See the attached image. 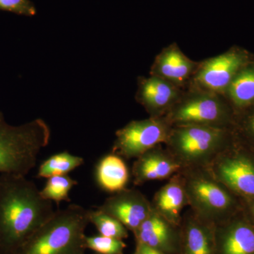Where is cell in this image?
<instances>
[{
    "mask_svg": "<svg viewBox=\"0 0 254 254\" xmlns=\"http://www.w3.org/2000/svg\"><path fill=\"white\" fill-rule=\"evenodd\" d=\"M95 254H98L95 253Z\"/></svg>",
    "mask_w": 254,
    "mask_h": 254,
    "instance_id": "cell-29",
    "label": "cell"
},
{
    "mask_svg": "<svg viewBox=\"0 0 254 254\" xmlns=\"http://www.w3.org/2000/svg\"><path fill=\"white\" fill-rule=\"evenodd\" d=\"M169 119L176 125L226 128L234 125L235 113L218 94L198 90L182 101L177 102L171 108Z\"/></svg>",
    "mask_w": 254,
    "mask_h": 254,
    "instance_id": "cell-7",
    "label": "cell"
},
{
    "mask_svg": "<svg viewBox=\"0 0 254 254\" xmlns=\"http://www.w3.org/2000/svg\"><path fill=\"white\" fill-rule=\"evenodd\" d=\"M187 197L185 185L178 180H173L157 192L153 208L165 220L176 226L180 222L182 209L186 204Z\"/></svg>",
    "mask_w": 254,
    "mask_h": 254,
    "instance_id": "cell-16",
    "label": "cell"
},
{
    "mask_svg": "<svg viewBox=\"0 0 254 254\" xmlns=\"http://www.w3.org/2000/svg\"><path fill=\"white\" fill-rule=\"evenodd\" d=\"M50 139L49 127L42 119L14 126L0 111V174L26 176Z\"/></svg>",
    "mask_w": 254,
    "mask_h": 254,
    "instance_id": "cell-3",
    "label": "cell"
},
{
    "mask_svg": "<svg viewBox=\"0 0 254 254\" xmlns=\"http://www.w3.org/2000/svg\"><path fill=\"white\" fill-rule=\"evenodd\" d=\"M89 220L103 236L123 240L128 237V229L122 222L99 209H91Z\"/></svg>",
    "mask_w": 254,
    "mask_h": 254,
    "instance_id": "cell-22",
    "label": "cell"
},
{
    "mask_svg": "<svg viewBox=\"0 0 254 254\" xmlns=\"http://www.w3.org/2000/svg\"><path fill=\"white\" fill-rule=\"evenodd\" d=\"M234 136L254 152V105L235 114Z\"/></svg>",
    "mask_w": 254,
    "mask_h": 254,
    "instance_id": "cell-23",
    "label": "cell"
},
{
    "mask_svg": "<svg viewBox=\"0 0 254 254\" xmlns=\"http://www.w3.org/2000/svg\"><path fill=\"white\" fill-rule=\"evenodd\" d=\"M242 200L243 209L251 221L254 224V199Z\"/></svg>",
    "mask_w": 254,
    "mask_h": 254,
    "instance_id": "cell-26",
    "label": "cell"
},
{
    "mask_svg": "<svg viewBox=\"0 0 254 254\" xmlns=\"http://www.w3.org/2000/svg\"><path fill=\"white\" fill-rule=\"evenodd\" d=\"M170 132L167 124L158 118L132 121L117 131L114 152L128 159L138 158L168 141Z\"/></svg>",
    "mask_w": 254,
    "mask_h": 254,
    "instance_id": "cell-8",
    "label": "cell"
},
{
    "mask_svg": "<svg viewBox=\"0 0 254 254\" xmlns=\"http://www.w3.org/2000/svg\"><path fill=\"white\" fill-rule=\"evenodd\" d=\"M95 180L102 190L118 193L126 189L129 172L120 155L109 154L100 159L95 168Z\"/></svg>",
    "mask_w": 254,
    "mask_h": 254,
    "instance_id": "cell-17",
    "label": "cell"
},
{
    "mask_svg": "<svg viewBox=\"0 0 254 254\" xmlns=\"http://www.w3.org/2000/svg\"><path fill=\"white\" fill-rule=\"evenodd\" d=\"M90 211L74 203L56 210L16 254H86Z\"/></svg>",
    "mask_w": 254,
    "mask_h": 254,
    "instance_id": "cell-2",
    "label": "cell"
},
{
    "mask_svg": "<svg viewBox=\"0 0 254 254\" xmlns=\"http://www.w3.org/2000/svg\"><path fill=\"white\" fill-rule=\"evenodd\" d=\"M134 232L153 211V205L139 190H120L97 208Z\"/></svg>",
    "mask_w": 254,
    "mask_h": 254,
    "instance_id": "cell-10",
    "label": "cell"
},
{
    "mask_svg": "<svg viewBox=\"0 0 254 254\" xmlns=\"http://www.w3.org/2000/svg\"><path fill=\"white\" fill-rule=\"evenodd\" d=\"M55 212L26 176L0 174V254L17 253Z\"/></svg>",
    "mask_w": 254,
    "mask_h": 254,
    "instance_id": "cell-1",
    "label": "cell"
},
{
    "mask_svg": "<svg viewBox=\"0 0 254 254\" xmlns=\"http://www.w3.org/2000/svg\"><path fill=\"white\" fill-rule=\"evenodd\" d=\"M233 132L227 128L205 125H176L170 131V142L177 158L184 163H198L231 144Z\"/></svg>",
    "mask_w": 254,
    "mask_h": 254,
    "instance_id": "cell-4",
    "label": "cell"
},
{
    "mask_svg": "<svg viewBox=\"0 0 254 254\" xmlns=\"http://www.w3.org/2000/svg\"><path fill=\"white\" fill-rule=\"evenodd\" d=\"M77 185L78 182L67 175L51 177L48 179L40 193L45 199L59 205L62 201H70V190Z\"/></svg>",
    "mask_w": 254,
    "mask_h": 254,
    "instance_id": "cell-21",
    "label": "cell"
},
{
    "mask_svg": "<svg viewBox=\"0 0 254 254\" xmlns=\"http://www.w3.org/2000/svg\"><path fill=\"white\" fill-rule=\"evenodd\" d=\"M0 10L26 16L36 14V7L29 0H0Z\"/></svg>",
    "mask_w": 254,
    "mask_h": 254,
    "instance_id": "cell-25",
    "label": "cell"
},
{
    "mask_svg": "<svg viewBox=\"0 0 254 254\" xmlns=\"http://www.w3.org/2000/svg\"><path fill=\"white\" fill-rule=\"evenodd\" d=\"M250 61V54L246 50L232 48L200 64L193 81L199 91L225 94L237 73Z\"/></svg>",
    "mask_w": 254,
    "mask_h": 254,
    "instance_id": "cell-9",
    "label": "cell"
},
{
    "mask_svg": "<svg viewBox=\"0 0 254 254\" xmlns=\"http://www.w3.org/2000/svg\"><path fill=\"white\" fill-rule=\"evenodd\" d=\"M225 94L233 106L235 114L253 106L254 61L251 60L241 68L227 88Z\"/></svg>",
    "mask_w": 254,
    "mask_h": 254,
    "instance_id": "cell-18",
    "label": "cell"
},
{
    "mask_svg": "<svg viewBox=\"0 0 254 254\" xmlns=\"http://www.w3.org/2000/svg\"><path fill=\"white\" fill-rule=\"evenodd\" d=\"M175 227L153 209L150 216L133 233L136 243L166 254H173L176 253L179 247V238Z\"/></svg>",
    "mask_w": 254,
    "mask_h": 254,
    "instance_id": "cell-13",
    "label": "cell"
},
{
    "mask_svg": "<svg viewBox=\"0 0 254 254\" xmlns=\"http://www.w3.org/2000/svg\"><path fill=\"white\" fill-rule=\"evenodd\" d=\"M213 169L220 182L240 199H254V152L234 136Z\"/></svg>",
    "mask_w": 254,
    "mask_h": 254,
    "instance_id": "cell-6",
    "label": "cell"
},
{
    "mask_svg": "<svg viewBox=\"0 0 254 254\" xmlns=\"http://www.w3.org/2000/svg\"><path fill=\"white\" fill-rule=\"evenodd\" d=\"M84 163L82 157L71 154L67 151L52 155L41 163L37 177L48 179L51 177L67 175Z\"/></svg>",
    "mask_w": 254,
    "mask_h": 254,
    "instance_id": "cell-20",
    "label": "cell"
},
{
    "mask_svg": "<svg viewBox=\"0 0 254 254\" xmlns=\"http://www.w3.org/2000/svg\"><path fill=\"white\" fill-rule=\"evenodd\" d=\"M179 98L178 86L171 82L153 75L139 80L137 100L152 118H158V115L171 108Z\"/></svg>",
    "mask_w": 254,
    "mask_h": 254,
    "instance_id": "cell-12",
    "label": "cell"
},
{
    "mask_svg": "<svg viewBox=\"0 0 254 254\" xmlns=\"http://www.w3.org/2000/svg\"><path fill=\"white\" fill-rule=\"evenodd\" d=\"M180 168V163L175 159L153 148L137 158L132 174L134 183L141 185L145 182L167 178Z\"/></svg>",
    "mask_w": 254,
    "mask_h": 254,
    "instance_id": "cell-15",
    "label": "cell"
},
{
    "mask_svg": "<svg viewBox=\"0 0 254 254\" xmlns=\"http://www.w3.org/2000/svg\"><path fill=\"white\" fill-rule=\"evenodd\" d=\"M136 254H166L151 247H148L142 244L136 243V248L135 250Z\"/></svg>",
    "mask_w": 254,
    "mask_h": 254,
    "instance_id": "cell-27",
    "label": "cell"
},
{
    "mask_svg": "<svg viewBox=\"0 0 254 254\" xmlns=\"http://www.w3.org/2000/svg\"><path fill=\"white\" fill-rule=\"evenodd\" d=\"M183 243V254H215L213 232L198 219H190L185 225Z\"/></svg>",
    "mask_w": 254,
    "mask_h": 254,
    "instance_id": "cell-19",
    "label": "cell"
},
{
    "mask_svg": "<svg viewBox=\"0 0 254 254\" xmlns=\"http://www.w3.org/2000/svg\"><path fill=\"white\" fill-rule=\"evenodd\" d=\"M198 64L187 58L176 44L163 50L157 57L151 74L181 86L195 73Z\"/></svg>",
    "mask_w": 254,
    "mask_h": 254,
    "instance_id": "cell-14",
    "label": "cell"
},
{
    "mask_svg": "<svg viewBox=\"0 0 254 254\" xmlns=\"http://www.w3.org/2000/svg\"><path fill=\"white\" fill-rule=\"evenodd\" d=\"M185 189L189 203L203 218L225 222L243 210L242 200L237 195L205 175L190 177Z\"/></svg>",
    "mask_w": 254,
    "mask_h": 254,
    "instance_id": "cell-5",
    "label": "cell"
},
{
    "mask_svg": "<svg viewBox=\"0 0 254 254\" xmlns=\"http://www.w3.org/2000/svg\"><path fill=\"white\" fill-rule=\"evenodd\" d=\"M87 250H91L98 254H123L127 245L123 240L95 235L86 238Z\"/></svg>",
    "mask_w": 254,
    "mask_h": 254,
    "instance_id": "cell-24",
    "label": "cell"
},
{
    "mask_svg": "<svg viewBox=\"0 0 254 254\" xmlns=\"http://www.w3.org/2000/svg\"><path fill=\"white\" fill-rule=\"evenodd\" d=\"M215 254H254V224L244 209L219 229Z\"/></svg>",
    "mask_w": 254,
    "mask_h": 254,
    "instance_id": "cell-11",
    "label": "cell"
},
{
    "mask_svg": "<svg viewBox=\"0 0 254 254\" xmlns=\"http://www.w3.org/2000/svg\"><path fill=\"white\" fill-rule=\"evenodd\" d=\"M132 254H136V252H134V253Z\"/></svg>",
    "mask_w": 254,
    "mask_h": 254,
    "instance_id": "cell-28",
    "label": "cell"
}]
</instances>
